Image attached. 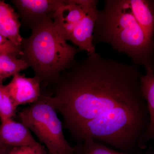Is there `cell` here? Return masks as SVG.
<instances>
[{"label": "cell", "instance_id": "8", "mask_svg": "<svg viewBox=\"0 0 154 154\" xmlns=\"http://www.w3.org/2000/svg\"><path fill=\"white\" fill-rule=\"evenodd\" d=\"M39 79L35 76L27 77L20 73L16 74L5 85L14 104L17 107L36 102L41 96Z\"/></svg>", "mask_w": 154, "mask_h": 154}, {"label": "cell", "instance_id": "12", "mask_svg": "<svg viewBox=\"0 0 154 154\" xmlns=\"http://www.w3.org/2000/svg\"><path fill=\"white\" fill-rule=\"evenodd\" d=\"M128 1L138 24L149 38L154 40V1Z\"/></svg>", "mask_w": 154, "mask_h": 154}, {"label": "cell", "instance_id": "9", "mask_svg": "<svg viewBox=\"0 0 154 154\" xmlns=\"http://www.w3.org/2000/svg\"><path fill=\"white\" fill-rule=\"evenodd\" d=\"M1 123L0 145L12 148L41 144L35 140L30 130L22 122L9 119Z\"/></svg>", "mask_w": 154, "mask_h": 154}, {"label": "cell", "instance_id": "15", "mask_svg": "<svg viewBox=\"0 0 154 154\" xmlns=\"http://www.w3.org/2000/svg\"><path fill=\"white\" fill-rule=\"evenodd\" d=\"M17 106L7 91L5 86L0 82V119L1 122L13 119L16 116Z\"/></svg>", "mask_w": 154, "mask_h": 154}, {"label": "cell", "instance_id": "17", "mask_svg": "<svg viewBox=\"0 0 154 154\" xmlns=\"http://www.w3.org/2000/svg\"><path fill=\"white\" fill-rule=\"evenodd\" d=\"M0 52L20 57L22 55L21 47L13 44L8 39L0 34Z\"/></svg>", "mask_w": 154, "mask_h": 154}, {"label": "cell", "instance_id": "13", "mask_svg": "<svg viewBox=\"0 0 154 154\" xmlns=\"http://www.w3.org/2000/svg\"><path fill=\"white\" fill-rule=\"evenodd\" d=\"M29 67L25 61L18 57L2 53L0 55V82Z\"/></svg>", "mask_w": 154, "mask_h": 154}, {"label": "cell", "instance_id": "6", "mask_svg": "<svg viewBox=\"0 0 154 154\" xmlns=\"http://www.w3.org/2000/svg\"><path fill=\"white\" fill-rule=\"evenodd\" d=\"M19 117L44 144L49 154H74L73 147L65 138L62 124L49 96L41 95L36 102L20 111Z\"/></svg>", "mask_w": 154, "mask_h": 154}, {"label": "cell", "instance_id": "20", "mask_svg": "<svg viewBox=\"0 0 154 154\" xmlns=\"http://www.w3.org/2000/svg\"><path fill=\"white\" fill-rule=\"evenodd\" d=\"M3 145H0V147H1Z\"/></svg>", "mask_w": 154, "mask_h": 154}, {"label": "cell", "instance_id": "10", "mask_svg": "<svg viewBox=\"0 0 154 154\" xmlns=\"http://www.w3.org/2000/svg\"><path fill=\"white\" fill-rule=\"evenodd\" d=\"M19 14L9 4L0 0V34L13 44L21 47V22Z\"/></svg>", "mask_w": 154, "mask_h": 154}, {"label": "cell", "instance_id": "1", "mask_svg": "<svg viewBox=\"0 0 154 154\" xmlns=\"http://www.w3.org/2000/svg\"><path fill=\"white\" fill-rule=\"evenodd\" d=\"M141 75L138 66L95 52L61 73L50 101L70 131L117 107L146 105Z\"/></svg>", "mask_w": 154, "mask_h": 154}, {"label": "cell", "instance_id": "2", "mask_svg": "<svg viewBox=\"0 0 154 154\" xmlns=\"http://www.w3.org/2000/svg\"><path fill=\"white\" fill-rule=\"evenodd\" d=\"M94 46L107 43L131 59L134 64L154 71V40L135 19L128 0H106L93 33Z\"/></svg>", "mask_w": 154, "mask_h": 154}, {"label": "cell", "instance_id": "18", "mask_svg": "<svg viewBox=\"0 0 154 154\" xmlns=\"http://www.w3.org/2000/svg\"><path fill=\"white\" fill-rule=\"evenodd\" d=\"M11 148L7 146H2L0 147V154H8Z\"/></svg>", "mask_w": 154, "mask_h": 154}, {"label": "cell", "instance_id": "16", "mask_svg": "<svg viewBox=\"0 0 154 154\" xmlns=\"http://www.w3.org/2000/svg\"><path fill=\"white\" fill-rule=\"evenodd\" d=\"M8 154H49L42 144L37 146H23L11 148Z\"/></svg>", "mask_w": 154, "mask_h": 154}, {"label": "cell", "instance_id": "4", "mask_svg": "<svg viewBox=\"0 0 154 154\" xmlns=\"http://www.w3.org/2000/svg\"><path fill=\"white\" fill-rule=\"evenodd\" d=\"M149 123L147 105L122 106L80 125L69 132L82 141L91 138L124 151H131L139 146Z\"/></svg>", "mask_w": 154, "mask_h": 154}, {"label": "cell", "instance_id": "3", "mask_svg": "<svg viewBox=\"0 0 154 154\" xmlns=\"http://www.w3.org/2000/svg\"><path fill=\"white\" fill-rule=\"evenodd\" d=\"M31 30L30 36L23 38L20 58L32 68L41 82L54 83L75 60L80 50L59 34L53 17L44 19Z\"/></svg>", "mask_w": 154, "mask_h": 154}, {"label": "cell", "instance_id": "5", "mask_svg": "<svg viewBox=\"0 0 154 154\" xmlns=\"http://www.w3.org/2000/svg\"><path fill=\"white\" fill-rule=\"evenodd\" d=\"M97 0H65L53 16L56 29L65 41L81 51L94 47L93 33L99 10Z\"/></svg>", "mask_w": 154, "mask_h": 154}, {"label": "cell", "instance_id": "14", "mask_svg": "<svg viewBox=\"0 0 154 154\" xmlns=\"http://www.w3.org/2000/svg\"><path fill=\"white\" fill-rule=\"evenodd\" d=\"M73 149L74 154H130L116 151L91 138L85 139Z\"/></svg>", "mask_w": 154, "mask_h": 154}, {"label": "cell", "instance_id": "11", "mask_svg": "<svg viewBox=\"0 0 154 154\" xmlns=\"http://www.w3.org/2000/svg\"><path fill=\"white\" fill-rule=\"evenodd\" d=\"M146 73L140 77L142 90L145 99L149 115V123L146 131L141 139L139 146L144 147L148 142L154 137V71L146 70Z\"/></svg>", "mask_w": 154, "mask_h": 154}, {"label": "cell", "instance_id": "7", "mask_svg": "<svg viewBox=\"0 0 154 154\" xmlns=\"http://www.w3.org/2000/svg\"><path fill=\"white\" fill-rule=\"evenodd\" d=\"M21 24L30 29L63 5L65 0H14Z\"/></svg>", "mask_w": 154, "mask_h": 154}, {"label": "cell", "instance_id": "19", "mask_svg": "<svg viewBox=\"0 0 154 154\" xmlns=\"http://www.w3.org/2000/svg\"><path fill=\"white\" fill-rule=\"evenodd\" d=\"M2 53V52H0V55H1V54Z\"/></svg>", "mask_w": 154, "mask_h": 154}]
</instances>
